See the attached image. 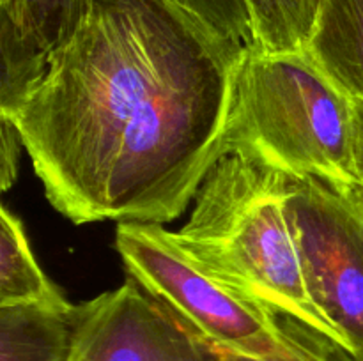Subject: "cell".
<instances>
[{
	"instance_id": "1",
	"label": "cell",
	"mask_w": 363,
	"mask_h": 361,
	"mask_svg": "<svg viewBox=\"0 0 363 361\" xmlns=\"http://www.w3.org/2000/svg\"><path fill=\"white\" fill-rule=\"evenodd\" d=\"M247 52L167 0H89L73 38L0 115L67 219L162 225L225 151Z\"/></svg>"
},
{
	"instance_id": "2",
	"label": "cell",
	"mask_w": 363,
	"mask_h": 361,
	"mask_svg": "<svg viewBox=\"0 0 363 361\" xmlns=\"http://www.w3.org/2000/svg\"><path fill=\"white\" fill-rule=\"evenodd\" d=\"M289 179L257 159L223 152L202 179L188 222L170 236L234 292L339 340L305 287L286 214Z\"/></svg>"
},
{
	"instance_id": "3",
	"label": "cell",
	"mask_w": 363,
	"mask_h": 361,
	"mask_svg": "<svg viewBox=\"0 0 363 361\" xmlns=\"http://www.w3.org/2000/svg\"><path fill=\"white\" fill-rule=\"evenodd\" d=\"M223 152H240L293 179L351 186L358 180L354 101L307 50H248L238 69Z\"/></svg>"
},
{
	"instance_id": "4",
	"label": "cell",
	"mask_w": 363,
	"mask_h": 361,
	"mask_svg": "<svg viewBox=\"0 0 363 361\" xmlns=\"http://www.w3.org/2000/svg\"><path fill=\"white\" fill-rule=\"evenodd\" d=\"M116 248L130 278L225 353L264 356L280 345L277 315L213 278L160 223H117Z\"/></svg>"
},
{
	"instance_id": "5",
	"label": "cell",
	"mask_w": 363,
	"mask_h": 361,
	"mask_svg": "<svg viewBox=\"0 0 363 361\" xmlns=\"http://www.w3.org/2000/svg\"><path fill=\"white\" fill-rule=\"evenodd\" d=\"M286 214L308 297L363 361V212L344 188L291 177Z\"/></svg>"
},
{
	"instance_id": "6",
	"label": "cell",
	"mask_w": 363,
	"mask_h": 361,
	"mask_svg": "<svg viewBox=\"0 0 363 361\" xmlns=\"http://www.w3.org/2000/svg\"><path fill=\"white\" fill-rule=\"evenodd\" d=\"M69 361H227V354L131 278L82 303Z\"/></svg>"
},
{
	"instance_id": "7",
	"label": "cell",
	"mask_w": 363,
	"mask_h": 361,
	"mask_svg": "<svg viewBox=\"0 0 363 361\" xmlns=\"http://www.w3.org/2000/svg\"><path fill=\"white\" fill-rule=\"evenodd\" d=\"M89 0H0V113H9L80 27Z\"/></svg>"
},
{
	"instance_id": "8",
	"label": "cell",
	"mask_w": 363,
	"mask_h": 361,
	"mask_svg": "<svg viewBox=\"0 0 363 361\" xmlns=\"http://www.w3.org/2000/svg\"><path fill=\"white\" fill-rule=\"evenodd\" d=\"M82 304L0 306V361H69Z\"/></svg>"
},
{
	"instance_id": "9",
	"label": "cell",
	"mask_w": 363,
	"mask_h": 361,
	"mask_svg": "<svg viewBox=\"0 0 363 361\" xmlns=\"http://www.w3.org/2000/svg\"><path fill=\"white\" fill-rule=\"evenodd\" d=\"M307 52L353 101H363V0H323Z\"/></svg>"
},
{
	"instance_id": "10",
	"label": "cell",
	"mask_w": 363,
	"mask_h": 361,
	"mask_svg": "<svg viewBox=\"0 0 363 361\" xmlns=\"http://www.w3.org/2000/svg\"><path fill=\"white\" fill-rule=\"evenodd\" d=\"M23 303H66V297L39 268L23 223L0 209V306Z\"/></svg>"
},
{
	"instance_id": "11",
	"label": "cell",
	"mask_w": 363,
	"mask_h": 361,
	"mask_svg": "<svg viewBox=\"0 0 363 361\" xmlns=\"http://www.w3.org/2000/svg\"><path fill=\"white\" fill-rule=\"evenodd\" d=\"M255 45L264 53L307 50L323 0H247Z\"/></svg>"
},
{
	"instance_id": "12",
	"label": "cell",
	"mask_w": 363,
	"mask_h": 361,
	"mask_svg": "<svg viewBox=\"0 0 363 361\" xmlns=\"http://www.w3.org/2000/svg\"><path fill=\"white\" fill-rule=\"evenodd\" d=\"M280 345L264 356L225 353L227 361H362L340 340L300 319L277 315Z\"/></svg>"
},
{
	"instance_id": "13",
	"label": "cell",
	"mask_w": 363,
	"mask_h": 361,
	"mask_svg": "<svg viewBox=\"0 0 363 361\" xmlns=\"http://www.w3.org/2000/svg\"><path fill=\"white\" fill-rule=\"evenodd\" d=\"M225 41L252 50L254 25L247 0H167Z\"/></svg>"
},
{
	"instance_id": "14",
	"label": "cell",
	"mask_w": 363,
	"mask_h": 361,
	"mask_svg": "<svg viewBox=\"0 0 363 361\" xmlns=\"http://www.w3.org/2000/svg\"><path fill=\"white\" fill-rule=\"evenodd\" d=\"M0 184L2 190H9L16 180L18 173V156L20 147H23L21 138L18 134L16 127L7 117L0 115Z\"/></svg>"
},
{
	"instance_id": "15",
	"label": "cell",
	"mask_w": 363,
	"mask_h": 361,
	"mask_svg": "<svg viewBox=\"0 0 363 361\" xmlns=\"http://www.w3.org/2000/svg\"><path fill=\"white\" fill-rule=\"evenodd\" d=\"M354 122H357V172L363 180V101H354Z\"/></svg>"
},
{
	"instance_id": "16",
	"label": "cell",
	"mask_w": 363,
	"mask_h": 361,
	"mask_svg": "<svg viewBox=\"0 0 363 361\" xmlns=\"http://www.w3.org/2000/svg\"><path fill=\"white\" fill-rule=\"evenodd\" d=\"M344 190L347 191V195L353 198L354 204H357L358 207H360V211L363 212V180H357V183H353L351 186H346Z\"/></svg>"
}]
</instances>
